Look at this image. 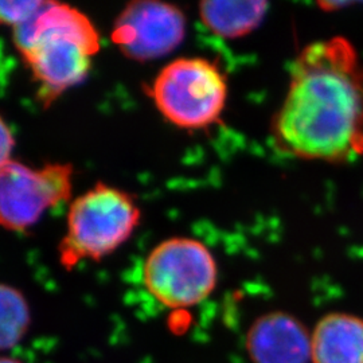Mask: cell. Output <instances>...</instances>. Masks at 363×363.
Wrapping results in <instances>:
<instances>
[{"instance_id": "1", "label": "cell", "mask_w": 363, "mask_h": 363, "mask_svg": "<svg viewBox=\"0 0 363 363\" xmlns=\"http://www.w3.org/2000/svg\"><path fill=\"white\" fill-rule=\"evenodd\" d=\"M272 133L283 152L300 159L363 157V61L351 42L334 37L298 54Z\"/></svg>"}, {"instance_id": "2", "label": "cell", "mask_w": 363, "mask_h": 363, "mask_svg": "<svg viewBox=\"0 0 363 363\" xmlns=\"http://www.w3.org/2000/svg\"><path fill=\"white\" fill-rule=\"evenodd\" d=\"M13 28V43L46 106L85 79L91 57L100 50V34L91 19L60 1H45L30 21Z\"/></svg>"}, {"instance_id": "3", "label": "cell", "mask_w": 363, "mask_h": 363, "mask_svg": "<svg viewBox=\"0 0 363 363\" xmlns=\"http://www.w3.org/2000/svg\"><path fill=\"white\" fill-rule=\"evenodd\" d=\"M140 220V210L128 193L96 183L76 198L67 211V229L58 245L60 261L72 269L82 259H99L121 247Z\"/></svg>"}, {"instance_id": "4", "label": "cell", "mask_w": 363, "mask_h": 363, "mask_svg": "<svg viewBox=\"0 0 363 363\" xmlns=\"http://www.w3.org/2000/svg\"><path fill=\"white\" fill-rule=\"evenodd\" d=\"M150 96L159 112L183 130H202L218 121L228 85L218 66L205 58H178L155 78Z\"/></svg>"}, {"instance_id": "5", "label": "cell", "mask_w": 363, "mask_h": 363, "mask_svg": "<svg viewBox=\"0 0 363 363\" xmlns=\"http://www.w3.org/2000/svg\"><path fill=\"white\" fill-rule=\"evenodd\" d=\"M216 259L205 244L186 237L160 242L143 267L147 291L169 308H187L208 298L217 286Z\"/></svg>"}, {"instance_id": "6", "label": "cell", "mask_w": 363, "mask_h": 363, "mask_svg": "<svg viewBox=\"0 0 363 363\" xmlns=\"http://www.w3.org/2000/svg\"><path fill=\"white\" fill-rule=\"evenodd\" d=\"M73 166L49 163L40 169L9 160L0 167V222L11 232L34 226L49 208L72 194Z\"/></svg>"}, {"instance_id": "7", "label": "cell", "mask_w": 363, "mask_h": 363, "mask_svg": "<svg viewBox=\"0 0 363 363\" xmlns=\"http://www.w3.org/2000/svg\"><path fill=\"white\" fill-rule=\"evenodd\" d=\"M184 34L186 18L181 9L164 1L138 0L117 16L112 40L125 57L144 62L174 52Z\"/></svg>"}, {"instance_id": "8", "label": "cell", "mask_w": 363, "mask_h": 363, "mask_svg": "<svg viewBox=\"0 0 363 363\" xmlns=\"http://www.w3.org/2000/svg\"><path fill=\"white\" fill-rule=\"evenodd\" d=\"M247 350L253 363H308L311 337L292 315L269 312L250 325Z\"/></svg>"}, {"instance_id": "9", "label": "cell", "mask_w": 363, "mask_h": 363, "mask_svg": "<svg viewBox=\"0 0 363 363\" xmlns=\"http://www.w3.org/2000/svg\"><path fill=\"white\" fill-rule=\"evenodd\" d=\"M313 363H363V319L334 312L319 320L311 337Z\"/></svg>"}, {"instance_id": "10", "label": "cell", "mask_w": 363, "mask_h": 363, "mask_svg": "<svg viewBox=\"0 0 363 363\" xmlns=\"http://www.w3.org/2000/svg\"><path fill=\"white\" fill-rule=\"evenodd\" d=\"M268 10V3L253 1H202L199 15L203 25L223 38H240L259 27Z\"/></svg>"}, {"instance_id": "11", "label": "cell", "mask_w": 363, "mask_h": 363, "mask_svg": "<svg viewBox=\"0 0 363 363\" xmlns=\"http://www.w3.org/2000/svg\"><path fill=\"white\" fill-rule=\"evenodd\" d=\"M0 345L3 350L16 346L30 325V310L25 296L11 286H0Z\"/></svg>"}, {"instance_id": "12", "label": "cell", "mask_w": 363, "mask_h": 363, "mask_svg": "<svg viewBox=\"0 0 363 363\" xmlns=\"http://www.w3.org/2000/svg\"><path fill=\"white\" fill-rule=\"evenodd\" d=\"M45 1L42 0H23V1H1L0 18L1 22L16 27L26 23L42 9Z\"/></svg>"}, {"instance_id": "13", "label": "cell", "mask_w": 363, "mask_h": 363, "mask_svg": "<svg viewBox=\"0 0 363 363\" xmlns=\"http://www.w3.org/2000/svg\"><path fill=\"white\" fill-rule=\"evenodd\" d=\"M0 136H1V164L11 160V152H13V132L7 127L4 120H1V130H0Z\"/></svg>"}, {"instance_id": "14", "label": "cell", "mask_w": 363, "mask_h": 363, "mask_svg": "<svg viewBox=\"0 0 363 363\" xmlns=\"http://www.w3.org/2000/svg\"><path fill=\"white\" fill-rule=\"evenodd\" d=\"M0 363H22L19 362V361H16V359H13V358H7V357H4L3 359H1V362Z\"/></svg>"}]
</instances>
